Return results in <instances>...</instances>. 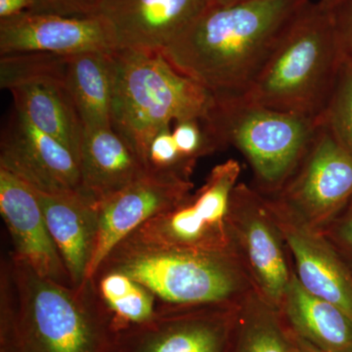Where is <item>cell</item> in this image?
I'll return each instance as SVG.
<instances>
[{"label":"cell","instance_id":"obj_24","mask_svg":"<svg viewBox=\"0 0 352 352\" xmlns=\"http://www.w3.org/2000/svg\"><path fill=\"white\" fill-rule=\"evenodd\" d=\"M319 122L352 154V63L342 59Z\"/></svg>","mask_w":352,"mask_h":352},{"label":"cell","instance_id":"obj_8","mask_svg":"<svg viewBox=\"0 0 352 352\" xmlns=\"http://www.w3.org/2000/svg\"><path fill=\"white\" fill-rule=\"evenodd\" d=\"M240 175L236 160L217 164L195 193L148 220L127 237L173 249L234 252L227 215Z\"/></svg>","mask_w":352,"mask_h":352},{"label":"cell","instance_id":"obj_29","mask_svg":"<svg viewBox=\"0 0 352 352\" xmlns=\"http://www.w3.org/2000/svg\"><path fill=\"white\" fill-rule=\"evenodd\" d=\"M329 12L342 59L352 63V0H344Z\"/></svg>","mask_w":352,"mask_h":352},{"label":"cell","instance_id":"obj_5","mask_svg":"<svg viewBox=\"0 0 352 352\" xmlns=\"http://www.w3.org/2000/svg\"><path fill=\"white\" fill-rule=\"evenodd\" d=\"M105 271L126 273L159 305L170 307L238 305L254 289L235 252L173 249L131 237L113 248L95 274Z\"/></svg>","mask_w":352,"mask_h":352},{"label":"cell","instance_id":"obj_18","mask_svg":"<svg viewBox=\"0 0 352 352\" xmlns=\"http://www.w3.org/2000/svg\"><path fill=\"white\" fill-rule=\"evenodd\" d=\"M32 190L72 284L80 288L87 281L94 258L98 230L97 204L80 193L50 194Z\"/></svg>","mask_w":352,"mask_h":352},{"label":"cell","instance_id":"obj_17","mask_svg":"<svg viewBox=\"0 0 352 352\" xmlns=\"http://www.w3.org/2000/svg\"><path fill=\"white\" fill-rule=\"evenodd\" d=\"M0 214L12 239L14 258L29 265L41 277L74 287L34 190L2 168Z\"/></svg>","mask_w":352,"mask_h":352},{"label":"cell","instance_id":"obj_28","mask_svg":"<svg viewBox=\"0 0 352 352\" xmlns=\"http://www.w3.org/2000/svg\"><path fill=\"white\" fill-rule=\"evenodd\" d=\"M100 0H32V12L69 17L96 15Z\"/></svg>","mask_w":352,"mask_h":352},{"label":"cell","instance_id":"obj_26","mask_svg":"<svg viewBox=\"0 0 352 352\" xmlns=\"http://www.w3.org/2000/svg\"><path fill=\"white\" fill-rule=\"evenodd\" d=\"M173 135L182 156L194 164L201 157L221 150L204 120H177Z\"/></svg>","mask_w":352,"mask_h":352},{"label":"cell","instance_id":"obj_15","mask_svg":"<svg viewBox=\"0 0 352 352\" xmlns=\"http://www.w3.org/2000/svg\"><path fill=\"white\" fill-rule=\"evenodd\" d=\"M208 0H100L116 50L163 52L208 6Z\"/></svg>","mask_w":352,"mask_h":352},{"label":"cell","instance_id":"obj_12","mask_svg":"<svg viewBox=\"0 0 352 352\" xmlns=\"http://www.w3.org/2000/svg\"><path fill=\"white\" fill-rule=\"evenodd\" d=\"M0 168L44 193L83 194L75 154L15 107L1 132Z\"/></svg>","mask_w":352,"mask_h":352},{"label":"cell","instance_id":"obj_4","mask_svg":"<svg viewBox=\"0 0 352 352\" xmlns=\"http://www.w3.org/2000/svg\"><path fill=\"white\" fill-rule=\"evenodd\" d=\"M342 61L330 12L308 0L244 96L273 110L319 120Z\"/></svg>","mask_w":352,"mask_h":352},{"label":"cell","instance_id":"obj_2","mask_svg":"<svg viewBox=\"0 0 352 352\" xmlns=\"http://www.w3.org/2000/svg\"><path fill=\"white\" fill-rule=\"evenodd\" d=\"M112 317L94 280L80 288L10 258L0 274V352H107Z\"/></svg>","mask_w":352,"mask_h":352},{"label":"cell","instance_id":"obj_13","mask_svg":"<svg viewBox=\"0 0 352 352\" xmlns=\"http://www.w3.org/2000/svg\"><path fill=\"white\" fill-rule=\"evenodd\" d=\"M193 188L191 180L146 170L126 188L99 201L96 244L87 281L116 245L148 220L175 207Z\"/></svg>","mask_w":352,"mask_h":352},{"label":"cell","instance_id":"obj_1","mask_svg":"<svg viewBox=\"0 0 352 352\" xmlns=\"http://www.w3.org/2000/svg\"><path fill=\"white\" fill-rule=\"evenodd\" d=\"M308 0L208 4L163 51L178 71L217 95H244Z\"/></svg>","mask_w":352,"mask_h":352},{"label":"cell","instance_id":"obj_19","mask_svg":"<svg viewBox=\"0 0 352 352\" xmlns=\"http://www.w3.org/2000/svg\"><path fill=\"white\" fill-rule=\"evenodd\" d=\"M78 166L83 194L96 204L146 173L144 164L112 126L85 129Z\"/></svg>","mask_w":352,"mask_h":352},{"label":"cell","instance_id":"obj_31","mask_svg":"<svg viewBox=\"0 0 352 352\" xmlns=\"http://www.w3.org/2000/svg\"><path fill=\"white\" fill-rule=\"evenodd\" d=\"M296 342H298V351L296 352H328L310 344L309 342L298 337V336H296Z\"/></svg>","mask_w":352,"mask_h":352},{"label":"cell","instance_id":"obj_21","mask_svg":"<svg viewBox=\"0 0 352 352\" xmlns=\"http://www.w3.org/2000/svg\"><path fill=\"white\" fill-rule=\"evenodd\" d=\"M113 53L90 51L69 56V87L85 129L112 126Z\"/></svg>","mask_w":352,"mask_h":352},{"label":"cell","instance_id":"obj_32","mask_svg":"<svg viewBox=\"0 0 352 352\" xmlns=\"http://www.w3.org/2000/svg\"><path fill=\"white\" fill-rule=\"evenodd\" d=\"M342 1H344V0H320L318 3L322 8L327 11H331L332 9L335 8L336 6L342 3Z\"/></svg>","mask_w":352,"mask_h":352},{"label":"cell","instance_id":"obj_27","mask_svg":"<svg viewBox=\"0 0 352 352\" xmlns=\"http://www.w3.org/2000/svg\"><path fill=\"white\" fill-rule=\"evenodd\" d=\"M320 232L349 265L352 263V200Z\"/></svg>","mask_w":352,"mask_h":352},{"label":"cell","instance_id":"obj_23","mask_svg":"<svg viewBox=\"0 0 352 352\" xmlns=\"http://www.w3.org/2000/svg\"><path fill=\"white\" fill-rule=\"evenodd\" d=\"M95 288L104 307L112 317V331L150 320L159 302L142 284L119 271L96 273Z\"/></svg>","mask_w":352,"mask_h":352},{"label":"cell","instance_id":"obj_10","mask_svg":"<svg viewBox=\"0 0 352 352\" xmlns=\"http://www.w3.org/2000/svg\"><path fill=\"white\" fill-rule=\"evenodd\" d=\"M240 303L159 305L150 320L113 330L107 352H232Z\"/></svg>","mask_w":352,"mask_h":352},{"label":"cell","instance_id":"obj_20","mask_svg":"<svg viewBox=\"0 0 352 352\" xmlns=\"http://www.w3.org/2000/svg\"><path fill=\"white\" fill-rule=\"evenodd\" d=\"M298 337L328 352H352V320L339 307L312 295L294 271L280 308Z\"/></svg>","mask_w":352,"mask_h":352},{"label":"cell","instance_id":"obj_7","mask_svg":"<svg viewBox=\"0 0 352 352\" xmlns=\"http://www.w3.org/2000/svg\"><path fill=\"white\" fill-rule=\"evenodd\" d=\"M69 56L43 52L1 55L0 85L14 107L66 146L78 161L85 126L68 82Z\"/></svg>","mask_w":352,"mask_h":352},{"label":"cell","instance_id":"obj_6","mask_svg":"<svg viewBox=\"0 0 352 352\" xmlns=\"http://www.w3.org/2000/svg\"><path fill=\"white\" fill-rule=\"evenodd\" d=\"M204 122L219 147L233 146L251 166L254 188L278 193L302 161L319 120L259 105L244 95L214 94Z\"/></svg>","mask_w":352,"mask_h":352},{"label":"cell","instance_id":"obj_11","mask_svg":"<svg viewBox=\"0 0 352 352\" xmlns=\"http://www.w3.org/2000/svg\"><path fill=\"white\" fill-rule=\"evenodd\" d=\"M274 197L321 231L352 200V154L318 122L305 156Z\"/></svg>","mask_w":352,"mask_h":352},{"label":"cell","instance_id":"obj_14","mask_svg":"<svg viewBox=\"0 0 352 352\" xmlns=\"http://www.w3.org/2000/svg\"><path fill=\"white\" fill-rule=\"evenodd\" d=\"M265 196L300 283L312 295L339 307L352 320L351 268L320 231L308 226L274 197Z\"/></svg>","mask_w":352,"mask_h":352},{"label":"cell","instance_id":"obj_3","mask_svg":"<svg viewBox=\"0 0 352 352\" xmlns=\"http://www.w3.org/2000/svg\"><path fill=\"white\" fill-rule=\"evenodd\" d=\"M111 122L145 166L157 132L177 120H204L214 94L185 76L163 52L116 50Z\"/></svg>","mask_w":352,"mask_h":352},{"label":"cell","instance_id":"obj_30","mask_svg":"<svg viewBox=\"0 0 352 352\" xmlns=\"http://www.w3.org/2000/svg\"><path fill=\"white\" fill-rule=\"evenodd\" d=\"M32 6V0H0V19L30 10Z\"/></svg>","mask_w":352,"mask_h":352},{"label":"cell","instance_id":"obj_25","mask_svg":"<svg viewBox=\"0 0 352 352\" xmlns=\"http://www.w3.org/2000/svg\"><path fill=\"white\" fill-rule=\"evenodd\" d=\"M195 166L178 150L170 126L161 129L150 142L145 157L146 170L191 180Z\"/></svg>","mask_w":352,"mask_h":352},{"label":"cell","instance_id":"obj_9","mask_svg":"<svg viewBox=\"0 0 352 352\" xmlns=\"http://www.w3.org/2000/svg\"><path fill=\"white\" fill-rule=\"evenodd\" d=\"M227 227L234 252L252 289L280 310L294 267L266 196L254 187L238 183L231 197Z\"/></svg>","mask_w":352,"mask_h":352},{"label":"cell","instance_id":"obj_22","mask_svg":"<svg viewBox=\"0 0 352 352\" xmlns=\"http://www.w3.org/2000/svg\"><path fill=\"white\" fill-rule=\"evenodd\" d=\"M298 342L282 315L252 289L241 302L232 352H296Z\"/></svg>","mask_w":352,"mask_h":352},{"label":"cell","instance_id":"obj_16","mask_svg":"<svg viewBox=\"0 0 352 352\" xmlns=\"http://www.w3.org/2000/svg\"><path fill=\"white\" fill-rule=\"evenodd\" d=\"M116 51L112 34L99 16L69 17L27 10L0 19V54L43 52L72 56Z\"/></svg>","mask_w":352,"mask_h":352},{"label":"cell","instance_id":"obj_33","mask_svg":"<svg viewBox=\"0 0 352 352\" xmlns=\"http://www.w3.org/2000/svg\"><path fill=\"white\" fill-rule=\"evenodd\" d=\"M247 1V0H208L212 6H226V4L237 3V2Z\"/></svg>","mask_w":352,"mask_h":352}]
</instances>
